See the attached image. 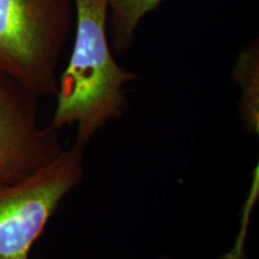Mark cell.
I'll list each match as a JSON object with an SVG mask.
<instances>
[{
  "instance_id": "6da1fadb",
  "label": "cell",
  "mask_w": 259,
  "mask_h": 259,
  "mask_svg": "<svg viewBox=\"0 0 259 259\" xmlns=\"http://www.w3.org/2000/svg\"><path fill=\"white\" fill-rule=\"evenodd\" d=\"M74 42L58 77L57 107L52 127L76 125L74 145L85 149L127 108L125 85L138 74L122 69L113 56L108 34V0H73Z\"/></svg>"
},
{
  "instance_id": "7a4b0ae2",
  "label": "cell",
  "mask_w": 259,
  "mask_h": 259,
  "mask_svg": "<svg viewBox=\"0 0 259 259\" xmlns=\"http://www.w3.org/2000/svg\"><path fill=\"white\" fill-rule=\"evenodd\" d=\"M73 27V0H0V73L40 97L56 96Z\"/></svg>"
},
{
  "instance_id": "3957f363",
  "label": "cell",
  "mask_w": 259,
  "mask_h": 259,
  "mask_svg": "<svg viewBox=\"0 0 259 259\" xmlns=\"http://www.w3.org/2000/svg\"><path fill=\"white\" fill-rule=\"evenodd\" d=\"M84 177V149L73 145L30 177L0 186V259H29L60 203Z\"/></svg>"
},
{
  "instance_id": "277c9868",
  "label": "cell",
  "mask_w": 259,
  "mask_h": 259,
  "mask_svg": "<svg viewBox=\"0 0 259 259\" xmlns=\"http://www.w3.org/2000/svg\"><path fill=\"white\" fill-rule=\"evenodd\" d=\"M38 97L0 73V186L30 177L64 150L59 130L40 124Z\"/></svg>"
},
{
  "instance_id": "5b68a950",
  "label": "cell",
  "mask_w": 259,
  "mask_h": 259,
  "mask_svg": "<svg viewBox=\"0 0 259 259\" xmlns=\"http://www.w3.org/2000/svg\"><path fill=\"white\" fill-rule=\"evenodd\" d=\"M233 79L241 90L239 116L246 131L259 132V41L255 38L238 54Z\"/></svg>"
},
{
  "instance_id": "8992f818",
  "label": "cell",
  "mask_w": 259,
  "mask_h": 259,
  "mask_svg": "<svg viewBox=\"0 0 259 259\" xmlns=\"http://www.w3.org/2000/svg\"><path fill=\"white\" fill-rule=\"evenodd\" d=\"M164 0H108V34L112 48L125 53L143 18Z\"/></svg>"
},
{
  "instance_id": "52a82bcc",
  "label": "cell",
  "mask_w": 259,
  "mask_h": 259,
  "mask_svg": "<svg viewBox=\"0 0 259 259\" xmlns=\"http://www.w3.org/2000/svg\"><path fill=\"white\" fill-rule=\"evenodd\" d=\"M160 259H170V258H167V257H163V258H160Z\"/></svg>"
}]
</instances>
